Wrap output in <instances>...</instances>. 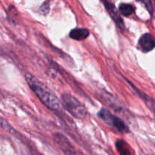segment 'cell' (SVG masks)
I'll use <instances>...</instances> for the list:
<instances>
[{"instance_id": "cell-1", "label": "cell", "mask_w": 155, "mask_h": 155, "mask_svg": "<svg viewBox=\"0 0 155 155\" xmlns=\"http://www.w3.org/2000/svg\"><path fill=\"white\" fill-rule=\"evenodd\" d=\"M25 79L29 87L36 94L44 105L50 110H58L61 101L42 82L31 74H26Z\"/></svg>"}, {"instance_id": "cell-2", "label": "cell", "mask_w": 155, "mask_h": 155, "mask_svg": "<svg viewBox=\"0 0 155 155\" xmlns=\"http://www.w3.org/2000/svg\"><path fill=\"white\" fill-rule=\"evenodd\" d=\"M61 104L73 117L77 119H84L87 115V109L76 97L64 93L61 96Z\"/></svg>"}, {"instance_id": "cell-3", "label": "cell", "mask_w": 155, "mask_h": 155, "mask_svg": "<svg viewBox=\"0 0 155 155\" xmlns=\"http://www.w3.org/2000/svg\"><path fill=\"white\" fill-rule=\"evenodd\" d=\"M98 117L101 118L102 120L109 126H111L114 129H116L117 131L122 133H127L130 132L128 127L127 124L123 121L122 120L120 119L117 116L114 115L113 114L110 113L108 110L105 108H102L99 112H98Z\"/></svg>"}, {"instance_id": "cell-4", "label": "cell", "mask_w": 155, "mask_h": 155, "mask_svg": "<svg viewBox=\"0 0 155 155\" xmlns=\"http://www.w3.org/2000/svg\"><path fill=\"white\" fill-rule=\"evenodd\" d=\"M139 44L142 51L148 52L155 48V37L151 33H145L141 36Z\"/></svg>"}, {"instance_id": "cell-5", "label": "cell", "mask_w": 155, "mask_h": 155, "mask_svg": "<svg viewBox=\"0 0 155 155\" xmlns=\"http://www.w3.org/2000/svg\"><path fill=\"white\" fill-rule=\"evenodd\" d=\"M103 2H104V6L107 8V12H108L109 15H110V17L112 18V19L115 21V23L117 24V25L120 27V28L123 29L124 27V21L121 18L120 15H119L117 11L116 10V8L114 7L113 4L111 2L108 1V0H102Z\"/></svg>"}, {"instance_id": "cell-6", "label": "cell", "mask_w": 155, "mask_h": 155, "mask_svg": "<svg viewBox=\"0 0 155 155\" xmlns=\"http://www.w3.org/2000/svg\"><path fill=\"white\" fill-rule=\"evenodd\" d=\"M54 139H55V142H57V144L61 148V149L64 151V153H66V154L76 153L74 151V147L71 145V142L68 141V139L64 136L60 134V133H56L54 135Z\"/></svg>"}, {"instance_id": "cell-7", "label": "cell", "mask_w": 155, "mask_h": 155, "mask_svg": "<svg viewBox=\"0 0 155 155\" xmlns=\"http://www.w3.org/2000/svg\"><path fill=\"white\" fill-rule=\"evenodd\" d=\"M89 36V31L85 28H76L70 32V37L73 39L82 41L86 39Z\"/></svg>"}, {"instance_id": "cell-8", "label": "cell", "mask_w": 155, "mask_h": 155, "mask_svg": "<svg viewBox=\"0 0 155 155\" xmlns=\"http://www.w3.org/2000/svg\"><path fill=\"white\" fill-rule=\"evenodd\" d=\"M119 12L124 16L129 17L132 14L134 13L135 7L131 4L128 3H122L119 6Z\"/></svg>"}, {"instance_id": "cell-9", "label": "cell", "mask_w": 155, "mask_h": 155, "mask_svg": "<svg viewBox=\"0 0 155 155\" xmlns=\"http://www.w3.org/2000/svg\"><path fill=\"white\" fill-rule=\"evenodd\" d=\"M116 147L117 151L121 154H130V150L127 148V144L123 140H118L116 143Z\"/></svg>"}, {"instance_id": "cell-10", "label": "cell", "mask_w": 155, "mask_h": 155, "mask_svg": "<svg viewBox=\"0 0 155 155\" xmlns=\"http://www.w3.org/2000/svg\"><path fill=\"white\" fill-rule=\"evenodd\" d=\"M138 1L141 2H142L145 5V8H146L147 10L148 11L150 14L153 13V6L152 4H151V0H138Z\"/></svg>"}, {"instance_id": "cell-11", "label": "cell", "mask_w": 155, "mask_h": 155, "mask_svg": "<svg viewBox=\"0 0 155 155\" xmlns=\"http://www.w3.org/2000/svg\"><path fill=\"white\" fill-rule=\"evenodd\" d=\"M40 10L41 12H42V14H44V15H46V14L48 13V10H49V4H48V2H46L42 4V5L41 6L40 8Z\"/></svg>"}, {"instance_id": "cell-12", "label": "cell", "mask_w": 155, "mask_h": 155, "mask_svg": "<svg viewBox=\"0 0 155 155\" xmlns=\"http://www.w3.org/2000/svg\"><path fill=\"white\" fill-rule=\"evenodd\" d=\"M153 112H154V116H155V109L154 110H153Z\"/></svg>"}, {"instance_id": "cell-13", "label": "cell", "mask_w": 155, "mask_h": 155, "mask_svg": "<svg viewBox=\"0 0 155 155\" xmlns=\"http://www.w3.org/2000/svg\"><path fill=\"white\" fill-rule=\"evenodd\" d=\"M154 2H155V0H154Z\"/></svg>"}]
</instances>
